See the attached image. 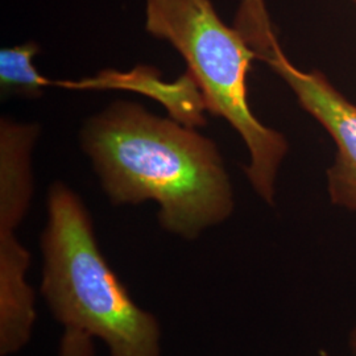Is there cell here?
Instances as JSON below:
<instances>
[{"instance_id":"obj_1","label":"cell","mask_w":356,"mask_h":356,"mask_svg":"<svg viewBox=\"0 0 356 356\" xmlns=\"http://www.w3.org/2000/svg\"><path fill=\"white\" fill-rule=\"evenodd\" d=\"M81 143L111 204L154 201L161 227L182 239L195 241L234 211L220 152L197 128L118 101L90 118Z\"/></svg>"},{"instance_id":"obj_2","label":"cell","mask_w":356,"mask_h":356,"mask_svg":"<svg viewBox=\"0 0 356 356\" xmlns=\"http://www.w3.org/2000/svg\"><path fill=\"white\" fill-rule=\"evenodd\" d=\"M40 293L65 330L102 341L110 356H161V327L108 266L79 195L51 184L41 234Z\"/></svg>"},{"instance_id":"obj_3","label":"cell","mask_w":356,"mask_h":356,"mask_svg":"<svg viewBox=\"0 0 356 356\" xmlns=\"http://www.w3.org/2000/svg\"><path fill=\"white\" fill-rule=\"evenodd\" d=\"M145 29L182 56L202 91L207 113L227 120L244 141L250 154L245 175L256 194L275 204L288 141L263 124L250 107L247 74L259 56L247 38L222 22L211 0H147Z\"/></svg>"},{"instance_id":"obj_4","label":"cell","mask_w":356,"mask_h":356,"mask_svg":"<svg viewBox=\"0 0 356 356\" xmlns=\"http://www.w3.org/2000/svg\"><path fill=\"white\" fill-rule=\"evenodd\" d=\"M286 82L306 113L325 128L337 145L327 170L331 202L356 213V104L317 70L305 72L288 60L279 44L260 56Z\"/></svg>"},{"instance_id":"obj_5","label":"cell","mask_w":356,"mask_h":356,"mask_svg":"<svg viewBox=\"0 0 356 356\" xmlns=\"http://www.w3.org/2000/svg\"><path fill=\"white\" fill-rule=\"evenodd\" d=\"M54 86L70 90L134 91L160 103L169 118L179 124L191 128L207 124V107L202 91L188 70L177 79L168 82L161 78V72L157 67L138 65L128 72L107 69L81 81H54Z\"/></svg>"},{"instance_id":"obj_6","label":"cell","mask_w":356,"mask_h":356,"mask_svg":"<svg viewBox=\"0 0 356 356\" xmlns=\"http://www.w3.org/2000/svg\"><path fill=\"white\" fill-rule=\"evenodd\" d=\"M40 53L36 42H26L0 51V91L3 95H17L38 99L54 81L41 76L33 65Z\"/></svg>"},{"instance_id":"obj_7","label":"cell","mask_w":356,"mask_h":356,"mask_svg":"<svg viewBox=\"0 0 356 356\" xmlns=\"http://www.w3.org/2000/svg\"><path fill=\"white\" fill-rule=\"evenodd\" d=\"M92 338L76 330H65L60 344V356H94Z\"/></svg>"},{"instance_id":"obj_8","label":"cell","mask_w":356,"mask_h":356,"mask_svg":"<svg viewBox=\"0 0 356 356\" xmlns=\"http://www.w3.org/2000/svg\"><path fill=\"white\" fill-rule=\"evenodd\" d=\"M348 350L351 356H356V323L348 334Z\"/></svg>"},{"instance_id":"obj_9","label":"cell","mask_w":356,"mask_h":356,"mask_svg":"<svg viewBox=\"0 0 356 356\" xmlns=\"http://www.w3.org/2000/svg\"><path fill=\"white\" fill-rule=\"evenodd\" d=\"M263 3H264V0H243V4L250 6V7H256V6H260Z\"/></svg>"},{"instance_id":"obj_10","label":"cell","mask_w":356,"mask_h":356,"mask_svg":"<svg viewBox=\"0 0 356 356\" xmlns=\"http://www.w3.org/2000/svg\"><path fill=\"white\" fill-rule=\"evenodd\" d=\"M354 1H355V3H356V0H354Z\"/></svg>"}]
</instances>
